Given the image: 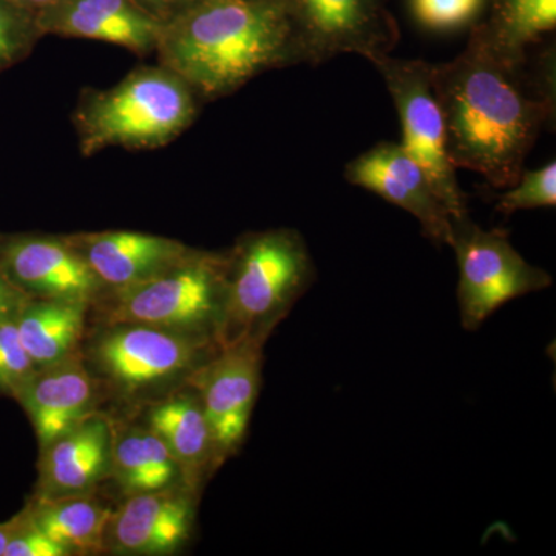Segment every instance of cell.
<instances>
[{
  "label": "cell",
  "instance_id": "obj_1",
  "mask_svg": "<svg viewBox=\"0 0 556 556\" xmlns=\"http://www.w3.org/2000/svg\"><path fill=\"white\" fill-rule=\"evenodd\" d=\"M554 60V50L544 51L530 68L527 51L500 49L477 25L455 60L431 64L456 169L478 172L497 189L518 181L541 130L555 119Z\"/></svg>",
  "mask_w": 556,
  "mask_h": 556
},
{
  "label": "cell",
  "instance_id": "obj_2",
  "mask_svg": "<svg viewBox=\"0 0 556 556\" xmlns=\"http://www.w3.org/2000/svg\"><path fill=\"white\" fill-rule=\"evenodd\" d=\"M155 54L201 102L229 97L269 70L298 65L281 0H199L163 25Z\"/></svg>",
  "mask_w": 556,
  "mask_h": 556
},
{
  "label": "cell",
  "instance_id": "obj_3",
  "mask_svg": "<svg viewBox=\"0 0 556 556\" xmlns=\"http://www.w3.org/2000/svg\"><path fill=\"white\" fill-rule=\"evenodd\" d=\"M193 90L164 65H141L109 89H84L72 113L80 155L153 150L170 144L199 118Z\"/></svg>",
  "mask_w": 556,
  "mask_h": 556
},
{
  "label": "cell",
  "instance_id": "obj_4",
  "mask_svg": "<svg viewBox=\"0 0 556 556\" xmlns=\"http://www.w3.org/2000/svg\"><path fill=\"white\" fill-rule=\"evenodd\" d=\"M316 265L299 230L248 232L226 251L225 300L218 346L265 343L316 280Z\"/></svg>",
  "mask_w": 556,
  "mask_h": 556
},
{
  "label": "cell",
  "instance_id": "obj_5",
  "mask_svg": "<svg viewBox=\"0 0 556 556\" xmlns=\"http://www.w3.org/2000/svg\"><path fill=\"white\" fill-rule=\"evenodd\" d=\"M225 281L226 251L193 248L174 268L135 287L104 292L91 308L101 324H148L215 340Z\"/></svg>",
  "mask_w": 556,
  "mask_h": 556
},
{
  "label": "cell",
  "instance_id": "obj_6",
  "mask_svg": "<svg viewBox=\"0 0 556 556\" xmlns=\"http://www.w3.org/2000/svg\"><path fill=\"white\" fill-rule=\"evenodd\" d=\"M214 339L148 324H101L84 361L123 397L185 386L218 351Z\"/></svg>",
  "mask_w": 556,
  "mask_h": 556
},
{
  "label": "cell",
  "instance_id": "obj_7",
  "mask_svg": "<svg viewBox=\"0 0 556 556\" xmlns=\"http://www.w3.org/2000/svg\"><path fill=\"white\" fill-rule=\"evenodd\" d=\"M459 266L460 320L475 331L510 300L551 287L546 270L530 265L508 239L506 229H482L470 215L452 219V241Z\"/></svg>",
  "mask_w": 556,
  "mask_h": 556
},
{
  "label": "cell",
  "instance_id": "obj_8",
  "mask_svg": "<svg viewBox=\"0 0 556 556\" xmlns=\"http://www.w3.org/2000/svg\"><path fill=\"white\" fill-rule=\"evenodd\" d=\"M369 62L382 75L393 98L401 121L402 148L426 172L452 219L468 215L467 195L448 156L444 116L431 86V64L390 54Z\"/></svg>",
  "mask_w": 556,
  "mask_h": 556
},
{
  "label": "cell",
  "instance_id": "obj_9",
  "mask_svg": "<svg viewBox=\"0 0 556 556\" xmlns=\"http://www.w3.org/2000/svg\"><path fill=\"white\" fill-rule=\"evenodd\" d=\"M298 65H320L339 54L386 56L401 30L388 0H281Z\"/></svg>",
  "mask_w": 556,
  "mask_h": 556
},
{
  "label": "cell",
  "instance_id": "obj_10",
  "mask_svg": "<svg viewBox=\"0 0 556 556\" xmlns=\"http://www.w3.org/2000/svg\"><path fill=\"white\" fill-rule=\"evenodd\" d=\"M263 346L265 343L243 340L218 348L186 380V386L199 394L218 466L240 448L247 437L262 383Z\"/></svg>",
  "mask_w": 556,
  "mask_h": 556
},
{
  "label": "cell",
  "instance_id": "obj_11",
  "mask_svg": "<svg viewBox=\"0 0 556 556\" xmlns=\"http://www.w3.org/2000/svg\"><path fill=\"white\" fill-rule=\"evenodd\" d=\"M0 270L30 299L93 306L105 292L65 236H13L0 240Z\"/></svg>",
  "mask_w": 556,
  "mask_h": 556
},
{
  "label": "cell",
  "instance_id": "obj_12",
  "mask_svg": "<svg viewBox=\"0 0 556 556\" xmlns=\"http://www.w3.org/2000/svg\"><path fill=\"white\" fill-rule=\"evenodd\" d=\"M343 175L350 185L375 192L412 214L424 236L437 247H450L452 215L439 200L426 172L401 142H379L350 161Z\"/></svg>",
  "mask_w": 556,
  "mask_h": 556
},
{
  "label": "cell",
  "instance_id": "obj_13",
  "mask_svg": "<svg viewBox=\"0 0 556 556\" xmlns=\"http://www.w3.org/2000/svg\"><path fill=\"white\" fill-rule=\"evenodd\" d=\"M197 496L186 485L126 496L110 518L108 551L135 556L175 554L192 536Z\"/></svg>",
  "mask_w": 556,
  "mask_h": 556
},
{
  "label": "cell",
  "instance_id": "obj_14",
  "mask_svg": "<svg viewBox=\"0 0 556 556\" xmlns=\"http://www.w3.org/2000/svg\"><path fill=\"white\" fill-rule=\"evenodd\" d=\"M43 36L98 40L131 51L155 54L163 24L134 0H54L38 10Z\"/></svg>",
  "mask_w": 556,
  "mask_h": 556
},
{
  "label": "cell",
  "instance_id": "obj_15",
  "mask_svg": "<svg viewBox=\"0 0 556 556\" xmlns=\"http://www.w3.org/2000/svg\"><path fill=\"white\" fill-rule=\"evenodd\" d=\"M105 292L135 287L174 268L193 248L182 241L135 230H101L65 236Z\"/></svg>",
  "mask_w": 556,
  "mask_h": 556
},
{
  "label": "cell",
  "instance_id": "obj_16",
  "mask_svg": "<svg viewBox=\"0 0 556 556\" xmlns=\"http://www.w3.org/2000/svg\"><path fill=\"white\" fill-rule=\"evenodd\" d=\"M115 428L101 413H91L40 448L38 497L87 495L112 475Z\"/></svg>",
  "mask_w": 556,
  "mask_h": 556
},
{
  "label": "cell",
  "instance_id": "obj_17",
  "mask_svg": "<svg viewBox=\"0 0 556 556\" xmlns=\"http://www.w3.org/2000/svg\"><path fill=\"white\" fill-rule=\"evenodd\" d=\"M98 391L97 379L83 354L76 353L38 369L16 397L30 417L39 447L43 448L94 413Z\"/></svg>",
  "mask_w": 556,
  "mask_h": 556
},
{
  "label": "cell",
  "instance_id": "obj_18",
  "mask_svg": "<svg viewBox=\"0 0 556 556\" xmlns=\"http://www.w3.org/2000/svg\"><path fill=\"white\" fill-rule=\"evenodd\" d=\"M146 417L150 430L163 439L177 460L185 484L199 495L204 478L217 470L218 463L197 391L185 383L153 404Z\"/></svg>",
  "mask_w": 556,
  "mask_h": 556
},
{
  "label": "cell",
  "instance_id": "obj_19",
  "mask_svg": "<svg viewBox=\"0 0 556 556\" xmlns=\"http://www.w3.org/2000/svg\"><path fill=\"white\" fill-rule=\"evenodd\" d=\"M91 306L67 300L28 299L17 314L22 345L38 369L79 353Z\"/></svg>",
  "mask_w": 556,
  "mask_h": 556
},
{
  "label": "cell",
  "instance_id": "obj_20",
  "mask_svg": "<svg viewBox=\"0 0 556 556\" xmlns=\"http://www.w3.org/2000/svg\"><path fill=\"white\" fill-rule=\"evenodd\" d=\"M31 521L46 535L67 548L70 555H100L108 552L112 508L93 493L36 500L30 504Z\"/></svg>",
  "mask_w": 556,
  "mask_h": 556
},
{
  "label": "cell",
  "instance_id": "obj_21",
  "mask_svg": "<svg viewBox=\"0 0 556 556\" xmlns=\"http://www.w3.org/2000/svg\"><path fill=\"white\" fill-rule=\"evenodd\" d=\"M110 477L126 496L186 485L170 450L149 427H131L115 433Z\"/></svg>",
  "mask_w": 556,
  "mask_h": 556
},
{
  "label": "cell",
  "instance_id": "obj_22",
  "mask_svg": "<svg viewBox=\"0 0 556 556\" xmlns=\"http://www.w3.org/2000/svg\"><path fill=\"white\" fill-rule=\"evenodd\" d=\"M479 28L500 49L522 53L556 27V0H493Z\"/></svg>",
  "mask_w": 556,
  "mask_h": 556
},
{
  "label": "cell",
  "instance_id": "obj_23",
  "mask_svg": "<svg viewBox=\"0 0 556 556\" xmlns=\"http://www.w3.org/2000/svg\"><path fill=\"white\" fill-rule=\"evenodd\" d=\"M42 38L38 11L0 0V73L30 56Z\"/></svg>",
  "mask_w": 556,
  "mask_h": 556
},
{
  "label": "cell",
  "instance_id": "obj_24",
  "mask_svg": "<svg viewBox=\"0 0 556 556\" xmlns=\"http://www.w3.org/2000/svg\"><path fill=\"white\" fill-rule=\"evenodd\" d=\"M556 204V163L538 170H522L518 181L497 199L496 211L515 214L525 208L554 207Z\"/></svg>",
  "mask_w": 556,
  "mask_h": 556
},
{
  "label": "cell",
  "instance_id": "obj_25",
  "mask_svg": "<svg viewBox=\"0 0 556 556\" xmlns=\"http://www.w3.org/2000/svg\"><path fill=\"white\" fill-rule=\"evenodd\" d=\"M36 371L38 368L22 345L16 318L0 324V390L16 397Z\"/></svg>",
  "mask_w": 556,
  "mask_h": 556
},
{
  "label": "cell",
  "instance_id": "obj_26",
  "mask_svg": "<svg viewBox=\"0 0 556 556\" xmlns=\"http://www.w3.org/2000/svg\"><path fill=\"white\" fill-rule=\"evenodd\" d=\"M409 3L417 22L424 27L447 31L473 21L484 0H409Z\"/></svg>",
  "mask_w": 556,
  "mask_h": 556
},
{
  "label": "cell",
  "instance_id": "obj_27",
  "mask_svg": "<svg viewBox=\"0 0 556 556\" xmlns=\"http://www.w3.org/2000/svg\"><path fill=\"white\" fill-rule=\"evenodd\" d=\"M3 556H72L67 548L42 532L31 521L30 506L20 529L11 538Z\"/></svg>",
  "mask_w": 556,
  "mask_h": 556
},
{
  "label": "cell",
  "instance_id": "obj_28",
  "mask_svg": "<svg viewBox=\"0 0 556 556\" xmlns=\"http://www.w3.org/2000/svg\"><path fill=\"white\" fill-rule=\"evenodd\" d=\"M134 2L149 13L153 20L166 25L167 22L174 21L179 14L195 5L199 0H134Z\"/></svg>",
  "mask_w": 556,
  "mask_h": 556
},
{
  "label": "cell",
  "instance_id": "obj_29",
  "mask_svg": "<svg viewBox=\"0 0 556 556\" xmlns=\"http://www.w3.org/2000/svg\"><path fill=\"white\" fill-rule=\"evenodd\" d=\"M28 299L30 298L14 287L10 278L0 270V324L16 318Z\"/></svg>",
  "mask_w": 556,
  "mask_h": 556
},
{
  "label": "cell",
  "instance_id": "obj_30",
  "mask_svg": "<svg viewBox=\"0 0 556 556\" xmlns=\"http://www.w3.org/2000/svg\"><path fill=\"white\" fill-rule=\"evenodd\" d=\"M25 515H27V508L17 514L16 517L11 518L10 521L0 525V556L5 555V548L9 546L10 540L16 533V530L20 529Z\"/></svg>",
  "mask_w": 556,
  "mask_h": 556
},
{
  "label": "cell",
  "instance_id": "obj_31",
  "mask_svg": "<svg viewBox=\"0 0 556 556\" xmlns=\"http://www.w3.org/2000/svg\"><path fill=\"white\" fill-rule=\"evenodd\" d=\"M5 2L14 3V5L25 7V9L42 10L47 5L53 3L54 0H5Z\"/></svg>",
  "mask_w": 556,
  "mask_h": 556
}]
</instances>
